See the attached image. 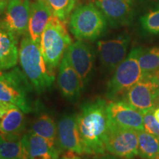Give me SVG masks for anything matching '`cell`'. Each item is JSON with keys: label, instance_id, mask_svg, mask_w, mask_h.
Wrapping results in <instances>:
<instances>
[{"label": "cell", "instance_id": "9c48e42d", "mask_svg": "<svg viewBox=\"0 0 159 159\" xmlns=\"http://www.w3.org/2000/svg\"><path fill=\"white\" fill-rule=\"evenodd\" d=\"M57 145L61 155L81 156L84 150L77 125V115H65L57 124Z\"/></svg>", "mask_w": 159, "mask_h": 159}, {"label": "cell", "instance_id": "d4e9b609", "mask_svg": "<svg viewBox=\"0 0 159 159\" xmlns=\"http://www.w3.org/2000/svg\"><path fill=\"white\" fill-rule=\"evenodd\" d=\"M143 29L151 34H159V7L152 10L141 18Z\"/></svg>", "mask_w": 159, "mask_h": 159}, {"label": "cell", "instance_id": "e0dca14e", "mask_svg": "<svg viewBox=\"0 0 159 159\" xmlns=\"http://www.w3.org/2000/svg\"><path fill=\"white\" fill-rule=\"evenodd\" d=\"M21 141L27 148L30 159H60L59 148L30 130L23 135Z\"/></svg>", "mask_w": 159, "mask_h": 159}, {"label": "cell", "instance_id": "52a82bcc", "mask_svg": "<svg viewBox=\"0 0 159 159\" xmlns=\"http://www.w3.org/2000/svg\"><path fill=\"white\" fill-rule=\"evenodd\" d=\"M105 147L106 152L113 156L124 159L134 158L139 156L138 130L109 122Z\"/></svg>", "mask_w": 159, "mask_h": 159}, {"label": "cell", "instance_id": "277c9868", "mask_svg": "<svg viewBox=\"0 0 159 159\" xmlns=\"http://www.w3.org/2000/svg\"><path fill=\"white\" fill-rule=\"evenodd\" d=\"M33 90L30 81L19 67L0 74V102L16 105L25 114L33 111L31 94Z\"/></svg>", "mask_w": 159, "mask_h": 159}, {"label": "cell", "instance_id": "e575fe53", "mask_svg": "<svg viewBox=\"0 0 159 159\" xmlns=\"http://www.w3.org/2000/svg\"><path fill=\"white\" fill-rule=\"evenodd\" d=\"M158 1H159V0H158Z\"/></svg>", "mask_w": 159, "mask_h": 159}, {"label": "cell", "instance_id": "2e32d148", "mask_svg": "<svg viewBox=\"0 0 159 159\" xmlns=\"http://www.w3.org/2000/svg\"><path fill=\"white\" fill-rule=\"evenodd\" d=\"M17 38L0 21V74L17 65L19 51Z\"/></svg>", "mask_w": 159, "mask_h": 159}, {"label": "cell", "instance_id": "ac0fdd59", "mask_svg": "<svg viewBox=\"0 0 159 159\" xmlns=\"http://www.w3.org/2000/svg\"><path fill=\"white\" fill-rule=\"evenodd\" d=\"M25 128V113L16 105H12L0 119V134L6 140L19 141Z\"/></svg>", "mask_w": 159, "mask_h": 159}, {"label": "cell", "instance_id": "484cf974", "mask_svg": "<svg viewBox=\"0 0 159 159\" xmlns=\"http://www.w3.org/2000/svg\"><path fill=\"white\" fill-rule=\"evenodd\" d=\"M153 111L150 110L142 114L143 119H144V130H146L147 132L159 136V122L155 118Z\"/></svg>", "mask_w": 159, "mask_h": 159}, {"label": "cell", "instance_id": "30bf717a", "mask_svg": "<svg viewBox=\"0 0 159 159\" xmlns=\"http://www.w3.org/2000/svg\"><path fill=\"white\" fill-rule=\"evenodd\" d=\"M130 38L122 34L114 39L102 40L97 43V48L101 64L108 71H113L126 57Z\"/></svg>", "mask_w": 159, "mask_h": 159}, {"label": "cell", "instance_id": "8992f818", "mask_svg": "<svg viewBox=\"0 0 159 159\" xmlns=\"http://www.w3.org/2000/svg\"><path fill=\"white\" fill-rule=\"evenodd\" d=\"M140 49L141 47L133 49L115 69L114 75L107 85L106 97L110 100L123 96L133 85L144 77L138 60Z\"/></svg>", "mask_w": 159, "mask_h": 159}, {"label": "cell", "instance_id": "5b68a950", "mask_svg": "<svg viewBox=\"0 0 159 159\" xmlns=\"http://www.w3.org/2000/svg\"><path fill=\"white\" fill-rule=\"evenodd\" d=\"M69 30L77 40L93 41L105 33L107 20L94 3L76 7L69 17Z\"/></svg>", "mask_w": 159, "mask_h": 159}, {"label": "cell", "instance_id": "7c38bea8", "mask_svg": "<svg viewBox=\"0 0 159 159\" xmlns=\"http://www.w3.org/2000/svg\"><path fill=\"white\" fill-rule=\"evenodd\" d=\"M106 110L111 124L136 130H144L142 113L122 99L111 100L108 102Z\"/></svg>", "mask_w": 159, "mask_h": 159}, {"label": "cell", "instance_id": "cb8c5ba5", "mask_svg": "<svg viewBox=\"0 0 159 159\" xmlns=\"http://www.w3.org/2000/svg\"><path fill=\"white\" fill-rule=\"evenodd\" d=\"M48 6L52 14L67 23L74 11L77 0H43Z\"/></svg>", "mask_w": 159, "mask_h": 159}, {"label": "cell", "instance_id": "ba28073f", "mask_svg": "<svg viewBox=\"0 0 159 159\" xmlns=\"http://www.w3.org/2000/svg\"><path fill=\"white\" fill-rule=\"evenodd\" d=\"M159 88L150 77H144L122 96V100L144 114L157 107Z\"/></svg>", "mask_w": 159, "mask_h": 159}, {"label": "cell", "instance_id": "603a6c76", "mask_svg": "<svg viewBox=\"0 0 159 159\" xmlns=\"http://www.w3.org/2000/svg\"><path fill=\"white\" fill-rule=\"evenodd\" d=\"M138 60L144 77L153 75L159 71V47L141 48Z\"/></svg>", "mask_w": 159, "mask_h": 159}, {"label": "cell", "instance_id": "1f68e13d", "mask_svg": "<svg viewBox=\"0 0 159 159\" xmlns=\"http://www.w3.org/2000/svg\"><path fill=\"white\" fill-rule=\"evenodd\" d=\"M153 114H154L155 118H156V120L159 122V106L156 107V108L154 109Z\"/></svg>", "mask_w": 159, "mask_h": 159}, {"label": "cell", "instance_id": "8fae6325", "mask_svg": "<svg viewBox=\"0 0 159 159\" xmlns=\"http://www.w3.org/2000/svg\"><path fill=\"white\" fill-rule=\"evenodd\" d=\"M66 54L85 88L90 81L94 66V54L91 46L85 41L77 40L71 43Z\"/></svg>", "mask_w": 159, "mask_h": 159}, {"label": "cell", "instance_id": "f1b7e54d", "mask_svg": "<svg viewBox=\"0 0 159 159\" xmlns=\"http://www.w3.org/2000/svg\"><path fill=\"white\" fill-rule=\"evenodd\" d=\"M93 159H124L119 158V157L114 156L113 155H101V156H97Z\"/></svg>", "mask_w": 159, "mask_h": 159}, {"label": "cell", "instance_id": "3957f363", "mask_svg": "<svg viewBox=\"0 0 159 159\" xmlns=\"http://www.w3.org/2000/svg\"><path fill=\"white\" fill-rule=\"evenodd\" d=\"M72 43L66 23L52 16L41 35L40 49L49 71L55 75L65 52Z\"/></svg>", "mask_w": 159, "mask_h": 159}, {"label": "cell", "instance_id": "d6a6232c", "mask_svg": "<svg viewBox=\"0 0 159 159\" xmlns=\"http://www.w3.org/2000/svg\"><path fill=\"white\" fill-rule=\"evenodd\" d=\"M156 105H157V107H158V106H159V90H158V95H157Z\"/></svg>", "mask_w": 159, "mask_h": 159}, {"label": "cell", "instance_id": "7402d4cb", "mask_svg": "<svg viewBox=\"0 0 159 159\" xmlns=\"http://www.w3.org/2000/svg\"><path fill=\"white\" fill-rule=\"evenodd\" d=\"M0 159H30L22 141L6 140L0 134Z\"/></svg>", "mask_w": 159, "mask_h": 159}, {"label": "cell", "instance_id": "d6986e66", "mask_svg": "<svg viewBox=\"0 0 159 159\" xmlns=\"http://www.w3.org/2000/svg\"><path fill=\"white\" fill-rule=\"evenodd\" d=\"M52 16L50 10L43 0H35L31 4L28 35L38 44L40 45L41 35Z\"/></svg>", "mask_w": 159, "mask_h": 159}, {"label": "cell", "instance_id": "4316f807", "mask_svg": "<svg viewBox=\"0 0 159 159\" xmlns=\"http://www.w3.org/2000/svg\"><path fill=\"white\" fill-rule=\"evenodd\" d=\"M12 105L13 104H11V103L0 102V119L3 116V115L5 114L6 111L11 108Z\"/></svg>", "mask_w": 159, "mask_h": 159}, {"label": "cell", "instance_id": "836d02e7", "mask_svg": "<svg viewBox=\"0 0 159 159\" xmlns=\"http://www.w3.org/2000/svg\"><path fill=\"white\" fill-rule=\"evenodd\" d=\"M158 159H159V157H158Z\"/></svg>", "mask_w": 159, "mask_h": 159}, {"label": "cell", "instance_id": "4dcf8cb0", "mask_svg": "<svg viewBox=\"0 0 159 159\" xmlns=\"http://www.w3.org/2000/svg\"><path fill=\"white\" fill-rule=\"evenodd\" d=\"M60 159H82L77 155H63Z\"/></svg>", "mask_w": 159, "mask_h": 159}, {"label": "cell", "instance_id": "f546056e", "mask_svg": "<svg viewBox=\"0 0 159 159\" xmlns=\"http://www.w3.org/2000/svg\"><path fill=\"white\" fill-rule=\"evenodd\" d=\"M145 77H150L152 80H153L154 82L156 83V84L158 85L159 88V71H157L156 73H154L153 75H149V76H145Z\"/></svg>", "mask_w": 159, "mask_h": 159}, {"label": "cell", "instance_id": "4fadbf2b", "mask_svg": "<svg viewBox=\"0 0 159 159\" xmlns=\"http://www.w3.org/2000/svg\"><path fill=\"white\" fill-rule=\"evenodd\" d=\"M31 3L30 0H9L2 23L19 36L28 35Z\"/></svg>", "mask_w": 159, "mask_h": 159}, {"label": "cell", "instance_id": "ffe728a7", "mask_svg": "<svg viewBox=\"0 0 159 159\" xmlns=\"http://www.w3.org/2000/svg\"><path fill=\"white\" fill-rule=\"evenodd\" d=\"M31 132L42 137L52 144L57 145V127L54 119L48 114H41L31 126Z\"/></svg>", "mask_w": 159, "mask_h": 159}, {"label": "cell", "instance_id": "5bb4252c", "mask_svg": "<svg viewBox=\"0 0 159 159\" xmlns=\"http://www.w3.org/2000/svg\"><path fill=\"white\" fill-rule=\"evenodd\" d=\"M57 86L62 96L71 102H77L84 89L79 75L71 66L66 52L59 66Z\"/></svg>", "mask_w": 159, "mask_h": 159}, {"label": "cell", "instance_id": "83f0119b", "mask_svg": "<svg viewBox=\"0 0 159 159\" xmlns=\"http://www.w3.org/2000/svg\"><path fill=\"white\" fill-rule=\"evenodd\" d=\"M9 0H0V16L4 14Z\"/></svg>", "mask_w": 159, "mask_h": 159}, {"label": "cell", "instance_id": "6da1fadb", "mask_svg": "<svg viewBox=\"0 0 159 159\" xmlns=\"http://www.w3.org/2000/svg\"><path fill=\"white\" fill-rule=\"evenodd\" d=\"M107 105L105 99L97 98L84 103L77 115L84 154L97 156L106 152L105 141L109 124Z\"/></svg>", "mask_w": 159, "mask_h": 159}, {"label": "cell", "instance_id": "7a4b0ae2", "mask_svg": "<svg viewBox=\"0 0 159 159\" xmlns=\"http://www.w3.org/2000/svg\"><path fill=\"white\" fill-rule=\"evenodd\" d=\"M19 61L22 71L38 94L44 93L52 86L55 75L51 73L47 68L40 45L35 43L28 35L21 40Z\"/></svg>", "mask_w": 159, "mask_h": 159}, {"label": "cell", "instance_id": "44dd1931", "mask_svg": "<svg viewBox=\"0 0 159 159\" xmlns=\"http://www.w3.org/2000/svg\"><path fill=\"white\" fill-rule=\"evenodd\" d=\"M139 156L144 159H158L159 157V136L146 130H138Z\"/></svg>", "mask_w": 159, "mask_h": 159}, {"label": "cell", "instance_id": "9a60e30c", "mask_svg": "<svg viewBox=\"0 0 159 159\" xmlns=\"http://www.w3.org/2000/svg\"><path fill=\"white\" fill-rule=\"evenodd\" d=\"M94 4L111 27H122L132 21L134 0H95Z\"/></svg>", "mask_w": 159, "mask_h": 159}]
</instances>
